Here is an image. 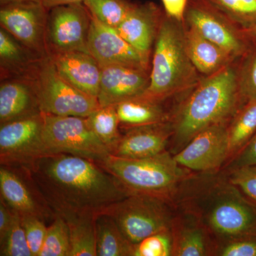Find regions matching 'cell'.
I'll use <instances>...</instances> for the list:
<instances>
[{
    "instance_id": "cell-13",
    "label": "cell",
    "mask_w": 256,
    "mask_h": 256,
    "mask_svg": "<svg viewBox=\"0 0 256 256\" xmlns=\"http://www.w3.org/2000/svg\"><path fill=\"white\" fill-rule=\"evenodd\" d=\"M206 220L215 233L226 238L256 236V210L236 192L218 195L207 210Z\"/></svg>"
},
{
    "instance_id": "cell-15",
    "label": "cell",
    "mask_w": 256,
    "mask_h": 256,
    "mask_svg": "<svg viewBox=\"0 0 256 256\" xmlns=\"http://www.w3.org/2000/svg\"><path fill=\"white\" fill-rule=\"evenodd\" d=\"M87 47L88 53L101 67L117 64L150 70V58L130 44L116 28L100 22L92 16Z\"/></svg>"
},
{
    "instance_id": "cell-43",
    "label": "cell",
    "mask_w": 256,
    "mask_h": 256,
    "mask_svg": "<svg viewBox=\"0 0 256 256\" xmlns=\"http://www.w3.org/2000/svg\"><path fill=\"white\" fill-rule=\"evenodd\" d=\"M0 2L1 5L20 2H35L43 4L44 0H0Z\"/></svg>"
},
{
    "instance_id": "cell-2",
    "label": "cell",
    "mask_w": 256,
    "mask_h": 256,
    "mask_svg": "<svg viewBox=\"0 0 256 256\" xmlns=\"http://www.w3.org/2000/svg\"><path fill=\"white\" fill-rule=\"evenodd\" d=\"M237 60L216 74L202 77L171 114V140L176 149L180 150L206 128L230 122L242 107Z\"/></svg>"
},
{
    "instance_id": "cell-29",
    "label": "cell",
    "mask_w": 256,
    "mask_h": 256,
    "mask_svg": "<svg viewBox=\"0 0 256 256\" xmlns=\"http://www.w3.org/2000/svg\"><path fill=\"white\" fill-rule=\"evenodd\" d=\"M208 252L206 236L201 228L184 227L173 236L172 256H202Z\"/></svg>"
},
{
    "instance_id": "cell-19",
    "label": "cell",
    "mask_w": 256,
    "mask_h": 256,
    "mask_svg": "<svg viewBox=\"0 0 256 256\" xmlns=\"http://www.w3.org/2000/svg\"><path fill=\"white\" fill-rule=\"evenodd\" d=\"M58 74L74 87L88 95H98L102 69L89 53L70 52L50 55Z\"/></svg>"
},
{
    "instance_id": "cell-34",
    "label": "cell",
    "mask_w": 256,
    "mask_h": 256,
    "mask_svg": "<svg viewBox=\"0 0 256 256\" xmlns=\"http://www.w3.org/2000/svg\"><path fill=\"white\" fill-rule=\"evenodd\" d=\"M21 218L32 256H40L48 230L46 222L32 215L21 216Z\"/></svg>"
},
{
    "instance_id": "cell-27",
    "label": "cell",
    "mask_w": 256,
    "mask_h": 256,
    "mask_svg": "<svg viewBox=\"0 0 256 256\" xmlns=\"http://www.w3.org/2000/svg\"><path fill=\"white\" fill-rule=\"evenodd\" d=\"M82 3L92 16L114 28L124 21L136 4L129 0H84Z\"/></svg>"
},
{
    "instance_id": "cell-22",
    "label": "cell",
    "mask_w": 256,
    "mask_h": 256,
    "mask_svg": "<svg viewBox=\"0 0 256 256\" xmlns=\"http://www.w3.org/2000/svg\"><path fill=\"white\" fill-rule=\"evenodd\" d=\"M162 102L142 96L119 102L116 106L120 126L128 129L170 121L171 114L165 110Z\"/></svg>"
},
{
    "instance_id": "cell-10",
    "label": "cell",
    "mask_w": 256,
    "mask_h": 256,
    "mask_svg": "<svg viewBox=\"0 0 256 256\" xmlns=\"http://www.w3.org/2000/svg\"><path fill=\"white\" fill-rule=\"evenodd\" d=\"M92 16L82 3L50 9L46 25V48L50 55L70 52L88 53L87 43Z\"/></svg>"
},
{
    "instance_id": "cell-25",
    "label": "cell",
    "mask_w": 256,
    "mask_h": 256,
    "mask_svg": "<svg viewBox=\"0 0 256 256\" xmlns=\"http://www.w3.org/2000/svg\"><path fill=\"white\" fill-rule=\"evenodd\" d=\"M230 156H235L256 134V99L242 106L228 122Z\"/></svg>"
},
{
    "instance_id": "cell-14",
    "label": "cell",
    "mask_w": 256,
    "mask_h": 256,
    "mask_svg": "<svg viewBox=\"0 0 256 256\" xmlns=\"http://www.w3.org/2000/svg\"><path fill=\"white\" fill-rule=\"evenodd\" d=\"M47 9L41 3L1 5L0 22L10 34L30 50L44 54L46 48Z\"/></svg>"
},
{
    "instance_id": "cell-4",
    "label": "cell",
    "mask_w": 256,
    "mask_h": 256,
    "mask_svg": "<svg viewBox=\"0 0 256 256\" xmlns=\"http://www.w3.org/2000/svg\"><path fill=\"white\" fill-rule=\"evenodd\" d=\"M101 166L118 178L131 194L166 200L182 178L184 172L168 151L142 159L110 154Z\"/></svg>"
},
{
    "instance_id": "cell-28",
    "label": "cell",
    "mask_w": 256,
    "mask_h": 256,
    "mask_svg": "<svg viewBox=\"0 0 256 256\" xmlns=\"http://www.w3.org/2000/svg\"><path fill=\"white\" fill-rule=\"evenodd\" d=\"M70 236L68 224L56 215L48 230L40 256H70Z\"/></svg>"
},
{
    "instance_id": "cell-12",
    "label": "cell",
    "mask_w": 256,
    "mask_h": 256,
    "mask_svg": "<svg viewBox=\"0 0 256 256\" xmlns=\"http://www.w3.org/2000/svg\"><path fill=\"white\" fill-rule=\"evenodd\" d=\"M228 122L214 124L194 136L174 156L183 168L196 172L220 168L230 156Z\"/></svg>"
},
{
    "instance_id": "cell-38",
    "label": "cell",
    "mask_w": 256,
    "mask_h": 256,
    "mask_svg": "<svg viewBox=\"0 0 256 256\" xmlns=\"http://www.w3.org/2000/svg\"><path fill=\"white\" fill-rule=\"evenodd\" d=\"M252 165H256V134L235 156L232 162V168L234 169Z\"/></svg>"
},
{
    "instance_id": "cell-31",
    "label": "cell",
    "mask_w": 256,
    "mask_h": 256,
    "mask_svg": "<svg viewBox=\"0 0 256 256\" xmlns=\"http://www.w3.org/2000/svg\"><path fill=\"white\" fill-rule=\"evenodd\" d=\"M242 28L256 24V0H206Z\"/></svg>"
},
{
    "instance_id": "cell-26",
    "label": "cell",
    "mask_w": 256,
    "mask_h": 256,
    "mask_svg": "<svg viewBox=\"0 0 256 256\" xmlns=\"http://www.w3.org/2000/svg\"><path fill=\"white\" fill-rule=\"evenodd\" d=\"M94 132L112 152L122 134L120 132L118 114L116 105L100 107L87 117Z\"/></svg>"
},
{
    "instance_id": "cell-1",
    "label": "cell",
    "mask_w": 256,
    "mask_h": 256,
    "mask_svg": "<svg viewBox=\"0 0 256 256\" xmlns=\"http://www.w3.org/2000/svg\"><path fill=\"white\" fill-rule=\"evenodd\" d=\"M26 169L47 204L64 218L99 214L132 194L100 164L73 154H46Z\"/></svg>"
},
{
    "instance_id": "cell-16",
    "label": "cell",
    "mask_w": 256,
    "mask_h": 256,
    "mask_svg": "<svg viewBox=\"0 0 256 256\" xmlns=\"http://www.w3.org/2000/svg\"><path fill=\"white\" fill-rule=\"evenodd\" d=\"M98 100L100 107L117 105L128 99L142 96L150 82V70L124 65L101 67Z\"/></svg>"
},
{
    "instance_id": "cell-33",
    "label": "cell",
    "mask_w": 256,
    "mask_h": 256,
    "mask_svg": "<svg viewBox=\"0 0 256 256\" xmlns=\"http://www.w3.org/2000/svg\"><path fill=\"white\" fill-rule=\"evenodd\" d=\"M0 256H32L22 224L21 216L16 212L9 232L4 240L0 242Z\"/></svg>"
},
{
    "instance_id": "cell-30",
    "label": "cell",
    "mask_w": 256,
    "mask_h": 256,
    "mask_svg": "<svg viewBox=\"0 0 256 256\" xmlns=\"http://www.w3.org/2000/svg\"><path fill=\"white\" fill-rule=\"evenodd\" d=\"M237 80L242 106L256 99V47L237 60Z\"/></svg>"
},
{
    "instance_id": "cell-17",
    "label": "cell",
    "mask_w": 256,
    "mask_h": 256,
    "mask_svg": "<svg viewBox=\"0 0 256 256\" xmlns=\"http://www.w3.org/2000/svg\"><path fill=\"white\" fill-rule=\"evenodd\" d=\"M173 134L171 121L128 128L111 154L127 159H142L166 151Z\"/></svg>"
},
{
    "instance_id": "cell-24",
    "label": "cell",
    "mask_w": 256,
    "mask_h": 256,
    "mask_svg": "<svg viewBox=\"0 0 256 256\" xmlns=\"http://www.w3.org/2000/svg\"><path fill=\"white\" fill-rule=\"evenodd\" d=\"M98 214L86 212L64 218L70 236V256H97L96 217Z\"/></svg>"
},
{
    "instance_id": "cell-7",
    "label": "cell",
    "mask_w": 256,
    "mask_h": 256,
    "mask_svg": "<svg viewBox=\"0 0 256 256\" xmlns=\"http://www.w3.org/2000/svg\"><path fill=\"white\" fill-rule=\"evenodd\" d=\"M102 213L114 218L132 244L168 230L172 226V214L165 200L149 195L132 194Z\"/></svg>"
},
{
    "instance_id": "cell-36",
    "label": "cell",
    "mask_w": 256,
    "mask_h": 256,
    "mask_svg": "<svg viewBox=\"0 0 256 256\" xmlns=\"http://www.w3.org/2000/svg\"><path fill=\"white\" fill-rule=\"evenodd\" d=\"M230 182L256 202V165L234 168Z\"/></svg>"
},
{
    "instance_id": "cell-40",
    "label": "cell",
    "mask_w": 256,
    "mask_h": 256,
    "mask_svg": "<svg viewBox=\"0 0 256 256\" xmlns=\"http://www.w3.org/2000/svg\"><path fill=\"white\" fill-rule=\"evenodd\" d=\"M15 212L0 198V242H2L9 232Z\"/></svg>"
},
{
    "instance_id": "cell-32",
    "label": "cell",
    "mask_w": 256,
    "mask_h": 256,
    "mask_svg": "<svg viewBox=\"0 0 256 256\" xmlns=\"http://www.w3.org/2000/svg\"><path fill=\"white\" fill-rule=\"evenodd\" d=\"M172 252L173 236L168 229L132 244L131 256H169Z\"/></svg>"
},
{
    "instance_id": "cell-35",
    "label": "cell",
    "mask_w": 256,
    "mask_h": 256,
    "mask_svg": "<svg viewBox=\"0 0 256 256\" xmlns=\"http://www.w3.org/2000/svg\"><path fill=\"white\" fill-rule=\"evenodd\" d=\"M0 58L2 65L20 66L26 62L22 48L4 28L0 31Z\"/></svg>"
},
{
    "instance_id": "cell-41",
    "label": "cell",
    "mask_w": 256,
    "mask_h": 256,
    "mask_svg": "<svg viewBox=\"0 0 256 256\" xmlns=\"http://www.w3.org/2000/svg\"><path fill=\"white\" fill-rule=\"evenodd\" d=\"M82 1L84 0H44L43 4L47 10H50L60 5L82 3Z\"/></svg>"
},
{
    "instance_id": "cell-21",
    "label": "cell",
    "mask_w": 256,
    "mask_h": 256,
    "mask_svg": "<svg viewBox=\"0 0 256 256\" xmlns=\"http://www.w3.org/2000/svg\"><path fill=\"white\" fill-rule=\"evenodd\" d=\"M40 112L32 84L8 82L0 87V122L6 124Z\"/></svg>"
},
{
    "instance_id": "cell-23",
    "label": "cell",
    "mask_w": 256,
    "mask_h": 256,
    "mask_svg": "<svg viewBox=\"0 0 256 256\" xmlns=\"http://www.w3.org/2000/svg\"><path fill=\"white\" fill-rule=\"evenodd\" d=\"M96 226L97 256H131L132 244L110 215L98 214Z\"/></svg>"
},
{
    "instance_id": "cell-6",
    "label": "cell",
    "mask_w": 256,
    "mask_h": 256,
    "mask_svg": "<svg viewBox=\"0 0 256 256\" xmlns=\"http://www.w3.org/2000/svg\"><path fill=\"white\" fill-rule=\"evenodd\" d=\"M40 112L58 116L88 117L100 105L97 98L80 92L58 74L52 60L42 62L33 82Z\"/></svg>"
},
{
    "instance_id": "cell-39",
    "label": "cell",
    "mask_w": 256,
    "mask_h": 256,
    "mask_svg": "<svg viewBox=\"0 0 256 256\" xmlns=\"http://www.w3.org/2000/svg\"><path fill=\"white\" fill-rule=\"evenodd\" d=\"M162 2L166 16L184 22L185 12L188 0H162Z\"/></svg>"
},
{
    "instance_id": "cell-11",
    "label": "cell",
    "mask_w": 256,
    "mask_h": 256,
    "mask_svg": "<svg viewBox=\"0 0 256 256\" xmlns=\"http://www.w3.org/2000/svg\"><path fill=\"white\" fill-rule=\"evenodd\" d=\"M0 194V198L20 216H35L45 222H52L56 216L26 168L1 165Z\"/></svg>"
},
{
    "instance_id": "cell-18",
    "label": "cell",
    "mask_w": 256,
    "mask_h": 256,
    "mask_svg": "<svg viewBox=\"0 0 256 256\" xmlns=\"http://www.w3.org/2000/svg\"><path fill=\"white\" fill-rule=\"evenodd\" d=\"M164 15V12L152 2L136 4L116 30L130 44L150 58Z\"/></svg>"
},
{
    "instance_id": "cell-9",
    "label": "cell",
    "mask_w": 256,
    "mask_h": 256,
    "mask_svg": "<svg viewBox=\"0 0 256 256\" xmlns=\"http://www.w3.org/2000/svg\"><path fill=\"white\" fill-rule=\"evenodd\" d=\"M184 23L239 60L252 48L242 28L206 0H188Z\"/></svg>"
},
{
    "instance_id": "cell-8",
    "label": "cell",
    "mask_w": 256,
    "mask_h": 256,
    "mask_svg": "<svg viewBox=\"0 0 256 256\" xmlns=\"http://www.w3.org/2000/svg\"><path fill=\"white\" fill-rule=\"evenodd\" d=\"M42 112L2 124L0 164L12 168H28L48 154L43 138Z\"/></svg>"
},
{
    "instance_id": "cell-37",
    "label": "cell",
    "mask_w": 256,
    "mask_h": 256,
    "mask_svg": "<svg viewBox=\"0 0 256 256\" xmlns=\"http://www.w3.org/2000/svg\"><path fill=\"white\" fill-rule=\"evenodd\" d=\"M223 256H256V236L234 239L220 250Z\"/></svg>"
},
{
    "instance_id": "cell-20",
    "label": "cell",
    "mask_w": 256,
    "mask_h": 256,
    "mask_svg": "<svg viewBox=\"0 0 256 256\" xmlns=\"http://www.w3.org/2000/svg\"><path fill=\"white\" fill-rule=\"evenodd\" d=\"M185 41L192 64L203 76L216 74L237 60L228 52L186 25Z\"/></svg>"
},
{
    "instance_id": "cell-3",
    "label": "cell",
    "mask_w": 256,
    "mask_h": 256,
    "mask_svg": "<svg viewBox=\"0 0 256 256\" xmlns=\"http://www.w3.org/2000/svg\"><path fill=\"white\" fill-rule=\"evenodd\" d=\"M184 22L165 14L154 42L149 86L142 96L164 102L188 92L198 84L200 74L188 56Z\"/></svg>"
},
{
    "instance_id": "cell-42",
    "label": "cell",
    "mask_w": 256,
    "mask_h": 256,
    "mask_svg": "<svg viewBox=\"0 0 256 256\" xmlns=\"http://www.w3.org/2000/svg\"><path fill=\"white\" fill-rule=\"evenodd\" d=\"M242 30L250 44L256 47V24L250 28H242Z\"/></svg>"
},
{
    "instance_id": "cell-5",
    "label": "cell",
    "mask_w": 256,
    "mask_h": 256,
    "mask_svg": "<svg viewBox=\"0 0 256 256\" xmlns=\"http://www.w3.org/2000/svg\"><path fill=\"white\" fill-rule=\"evenodd\" d=\"M42 114L44 142L48 154H73L98 164L111 154L110 150L90 128L87 117Z\"/></svg>"
}]
</instances>
